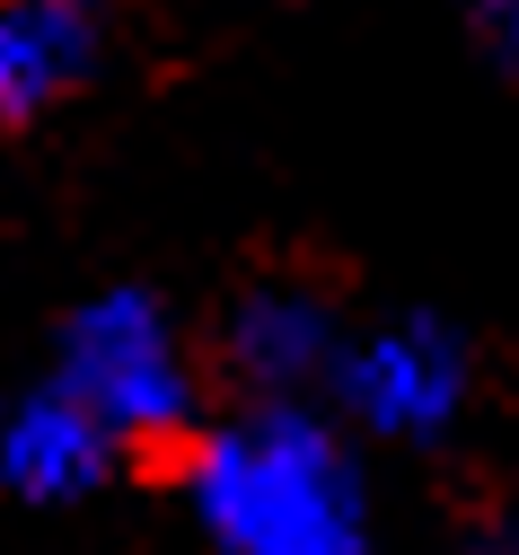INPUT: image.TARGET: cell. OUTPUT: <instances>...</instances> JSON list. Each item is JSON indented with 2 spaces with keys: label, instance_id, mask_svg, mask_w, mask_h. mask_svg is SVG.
Instances as JSON below:
<instances>
[{
  "label": "cell",
  "instance_id": "6da1fadb",
  "mask_svg": "<svg viewBox=\"0 0 519 555\" xmlns=\"http://www.w3.org/2000/svg\"><path fill=\"white\" fill-rule=\"evenodd\" d=\"M203 529L230 555H361V485L309 414H256L194 450Z\"/></svg>",
  "mask_w": 519,
  "mask_h": 555
},
{
  "label": "cell",
  "instance_id": "7a4b0ae2",
  "mask_svg": "<svg viewBox=\"0 0 519 555\" xmlns=\"http://www.w3.org/2000/svg\"><path fill=\"white\" fill-rule=\"evenodd\" d=\"M62 388L80 397L132 459H168L194 433V371L168 318L141 292H106L62 326Z\"/></svg>",
  "mask_w": 519,
  "mask_h": 555
},
{
  "label": "cell",
  "instance_id": "3957f363",
  "mask_svg": "<svg viewBox=\"0 0 519 555\" xmlns=\"http://www.w3.org/2000/svg\"><path fill=\"white\" fill-rule=\"evenodd\" d=\"M98 62V0H0V132L53 115Z\"/></svg>",
  "mask_w": 519,
  "mask_h": 555
},
{
  "label": "cell",
  "instance_id": "277c9868",
  "mask_svg": "<svg viewBox=\"0 0 519 555\" xmlns=\"http://www.w3.org/2000/svg\"><path fill=\"white\" fill-rule=\"evenodd\" d=\"M458 388H467V362H458V344L440 326H388V335H369L352 353V371H343L352 414L379 424V433H440Z\"/></svg>",
  "mask_w": 519,
  "mask_h": 555
},
{
  "label": "cell",
  "instance_id": "5b68a950",
  "mask_svg": "<svg viewBox=\"0 0 519 555\" xmlns=\"http://www.w3.org/2000/svg\"><path fill=\"white\" fill-rule=\"evenodd\" d=\"M115 459H124V441H115L62 379H53L44 397H27V405L10 414V433H0V476H10V494H27V503L89 494Z\"/></svg>",
  "mask_w": 519,
  "mask_h": 555
},
{
  "label": "cell",
  "instance_id": "8992f818",
  "mask_svg": "<svg viewBox=\"0 0 519 555\" xmlns=\"http://www.w3.org/2000/svg\"><path fill=\"white\" fill-rule=\"evenodd\" d=\"M238 362L256 379H273V388L282 379H309V371L335 362V326H326V309L309 292H256L238 309Z\"/></svg>",
  "mask_w": 519,
  "mask_h": 555
},
{
  "label": "cell",
  "instance_id": "52a82bcc",
  "mask_svg": "<svg viewBox=\"0 0 519 555\" xmlns=\"http://www.w3.org/2000/svg\"><path fill=\"white\" fill-rule=\"evenodd\" d=\"M476 18H484V44H493V62L519 80V0H476Z\"/></svg>",
  "mask_w": 519,
  "mask_h": 555
}]
</instances>
